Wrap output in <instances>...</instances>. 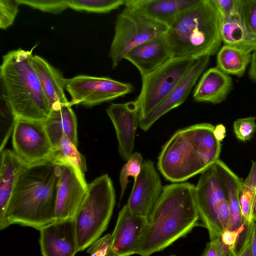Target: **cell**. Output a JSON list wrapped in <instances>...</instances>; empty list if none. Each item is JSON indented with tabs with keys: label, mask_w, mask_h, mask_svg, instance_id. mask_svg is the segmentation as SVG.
Wrapping results in <instances>:
<instances>
[{
	"label": "cell",
	"mask_w": 256,
	"mask_h": 256,
	"mask_svg": "<svg viewBox=\"0 0 256 256\" xmlns=\"http://www.w3.org/2000/svg\"><path fill=\"white\" fill-rule=\"evenodd\" d=\"M252 236L251 242V250L252 256H256V222H252Z\"/></svg>",
	"instance_id": "42"
},
{
	"label": "cell",
	"mask_w": 256,
	"mask_h": 256,
	"mask_svg": "<svg viewBox=\"0 0 256 256\" xmlns=\"http://www.w3.org/2000/svg\"><path fill=\"white\" fill-rule=\"evenodd\" d=\"M220 32L226 45L248 53L256 50V38L248 30L240 14L228 18L220 17Z\"/></svg>",
	"instance_id": "25"
},
{
	"label": "cell",
	"mask_w": 256,
	"mask_h": 256,
	"mask_svg": "<svg viewBox=\"0 0 256 256\" xmlns=\"http://www.w3.org/2000/svg\"><path fill=\"white\" fill-rule=\"evenodd\" d=\"M20 4L28 6L42 12L56 14L69 8L66 0H17Z\"/></svg>",
	"instance_id": "32"
},
{
	"label": "cell",
	"mask_w": 256,
	"mask_h": 256,
	"mask_svg": "<svg viewBox=\"0 0 256 256\" xmlns=\"http://www.w3.org/2000/svg\"><path fill=\"white\" fill-rule=\"evenodd\" d=\"M166 34L173 58L210 56L222 42L219 14L211 0H200L180 16Z\"/></svg>",
	"instance_id": "5"
},
{
	"label": "cell",
	"mask_w": 256,
	"mask_h": 256,
	"mask_svg": "<svg viewBox=\"0 0 256 256\" xmlns=\"http://www.w3.org/2000/svg\"><path fill=\"white\" fill-rule=\"evenodd\" d=\"M65 90L70 95L72 106H92L129 94L134 87L108 77L78 75L66 78Z\"/></svg>",
	"instance_id": "10"
},
{
	"label": "cell",
	"mask_w": 256,
	"mask_h": 256,
	"mask_svg": "<svg viewBox=\"0 0 256 256\" xmlns=\"http://www.w3.org/2000/svg\"><path fill=\"white\" fill-rule=\"evenodd\" d=\"M195 200L200 220L208 231L210 239L220 237L223 230L218 216L229 210L226 192L216 174L214 164L200 174L195 186Z\"/></svg>",
	"instance_id": "9"
},
{
	"label": "cell",
	"mask_w": 256,
	"mask_h": 256,
	"mask_svg": "<svg viewBox=\"0 0 256 256\" xmlns=\"http://www.w3.org/2000/svg\"><path fill=\"white\" fill-rule=\"evenodd\" d=\"M148 217L132 214L126 204L120 211L112 234V242L106 256H130L136 254Z\"/></svg>",
	"instance_id": "16"
},
{
	"label": "cell",
	"mask_w": 256,
	"mask_h": 256,
	"mask_svg": "<svg viewBox=\"0 0 256 256\" xmlns=\"http://www.w3.org/2000/svg\"><path fill=\"white\" fill-rule=\"evenodd\" d=\"M252 220L256 222V200L254 205L252 212Z\"/></svg>",
	"instance_id": "43"
},
{
	"label": "cell",
	"mask_w": 256,
	"mask_h": 256,
	"mask_svg": "<svg viewBox=\"0 0 256 256\" xmlns=\"http://www.w3.org/2000/svg\"><path fill=\"white\" fill-rule=\"evenodd\" d=\"M215 128L202 123L177 130L158 158V168L162 176L172 183L184 182L214 164L222 148Z\"/></svg>",
	"instance_id": "3"
},
{
	"label": "cell",
	"mask_w": 256,
	"mask_h": 256,
	"mask_svg": "<svg viewBox=\"0 0 256 256\" xmlns=\"http://www.w3.org/2000/svg\"><path fill=\"white\" fill-rule=\"evenodd\" d=\"M214 168L228 202L230 214L228 230H234L244 224L239 194L242 181L220 158L215 162Z\"/></svg>",
	"instance_id": "24"
},
{
	"label": "cell",
	"mask_w": 256,
	"mask_h": 256,
	"mask_svg": "<svg viewBox=\"0 0 256 256\" xmlns=\"http://www.w3.org/2000/svg\"><path fill=\"white\" fill-rule=\"evenodd\" d=\"M249 74L250 78L256 83V50L252 54Z\"/></svg>",
	"instance_id": "41"
},
{
	"label": "cell",
	"mask_w": 256,
	"mask_h": 256,
	"mask_svg": "<svg viewBox=\"0 0 256 256\" xmlns=\"http://www.w3.org/2000/svg\"><path fill=\"white\" fill-rule=\"evenodd\" d=\"M32 64L38 76L50 110L56 104L69 102L64 90L66 78L61 73L37 55L32 56Z\"/></svg>",
	"instance_id": "23"
},
{
	"label": "cell",
	"mask_w": 256,
	"mask_h": 256,
	"mask_svg": "<svg viewBox=\"0 0 256 256\" xmlns=\"http://www.w3.org/2000/svg\"><path fill=\"white\" fill-rule=\"evenodd\" d=\"M200 0H126L125 6L144 18L170 28L186 10Z\"/></svg>",
	"instance_id": "19"
},
{
	"label": "cell",
	"mask_w": 256,
	"mask_h": 256,
	"mask_svg": "<svg viewBox=\"0 0 256 256\" xmlns=\"http://www.w3.org/2000/svg\"><path fill=\"white\" fill-rule=\"evenodd\" d=\"M220 18L240 15L242 0H211Z\"/></svg>",
	"instance_id": "36"
},
{
	"label": "cell",
	"mask_w": 256,
	"mask_h": 256,
	"mask_svg": "<svg viewBox=\"0 0 256 256\" xmlns=\"http://www.w3.org/2000/svg\"><path fill=\"white\" fill-rule=\"evenodd\" d=\"M116 130L118 152L127 161L132 154L136 128L140 121V109L136 100L112 104L106 110Z\"/></svg>",
	"instance_id": "14"
},
{
	"label": "cell",
	"mask_w": 256,
	"mask_h": 256,
	"mask_svg": "<svg viewBox=\"0 0 256 256\" xmlns=\"http://www.w3.org/2000/svg\"><path fill=\"white\" fill-rule=\"evenodd\" d=\"M162 188L160 178L154 163L150 160H144L140 173L134 180L126 204L132 214L148 217Z\"/></svg>",
	"instance_id": "13"
},
{
	"label": "cell",
	"mask_w": 256,
	"mask_h": 256,
	"mask_svg": "<svg viewBox=\"0 0 256 256\" xmlns=\"http://www.w3.org/2000/svg\"><path fill=\"white\" fill-rule=\"evenodd\" d=\"M252 54L224 44L217 54V68L228 74L240 77L250 62Z\"/></svg>",
	"instance_id": "26"
},
{
	"label": "cell",
	"mask_w": 256,
	"mask_h": 256,
	"mask_svg": "<svg viewBox=\"0 0 256 256\" xmlns=\"http://www.w3.org/2000/svg\"><path fill=\"white\" fill-rule=\"evenodd\" d=\"M232 87L230 76L218 68L207 70L202 76L193 94L197 102L218 104L226 98Z\"/></svg>",
	"instance_id": "22"
},
{
	"label": "cell",
	"mask_w": 256,
	"mask_h": 256,
	"mask_svg": "<svg viewBox=\"0 0 256 256\" xmlns=\"http://www.w3.org/2000/svg\"><path fill=\"white\" fill-rule=\"evenodd\" d=\"M39 231L42 256H75L78 252L74 218L56 220Z\"/></svg>",
	"instance_id": "15"
},
{
	"label": "cell",
	"mask_w": 256,
	"mask_h": 256,
	"mask_svg": "<svg viewBox=\"0 0 256 256\" xmlns=\"http://www.w3.org/2000/svg\"><path fill=\"white\" fill-rule=\"evenodd\" d=\"M234 130L239 140L243 142L250 140L256 130V118L249 116L236 120L234 122Z\"/></svg>",
	"instance_id": "34"
},
{
	"label": "cell",
	"mask_w": 256,
	"mask_h": 256,
	"mask_svg": "<svg viewBox=\"0 0 256 256\" xmlns=\"http://www.w3.org/2000/svg\"><path fill=\"white\" fill-rule=\"evenodd\" d=\"M60 164L50 160L28 164L20 174L6 212L10 225L40 230L56 220Z\"/></svg>",
	"instance_id": "2"
},
{
	"label": "cell",
	"mask_w": 256,
	"mask_h": 256,
	"mask_svg": "<svg viewBox=\"0 0 256 256\" xmlns=\"http://www.w3.org/2000/svg\"></svg>",
	"instance_id": "44"
},
{
	"label": "cell",
	"mask_w": 256,
	"mask_h": 256,
	"mask_svg": "<svg viewBox=\"0 0 256 256\" xmlns=\"http://www.w3.org/2000/svg\"><path fill=\"white\" fill-rule=\"evenodd\" d=\"M0 153V230H3L10 226L6 210L18 178L28 164L10 150Z\"/></svg>",
	"instance_id": "20"
},
{
	"label": "cell",
	"mask_w": 256,
	"mask_h": 256,
	"mask_svg": "<svg viewBox=\"0 0 256 256\" xmlns=\"http://www.w3.org/2000/svg\"><path fill=\"white\" fill-rule=\"evenodd\" d=\"M115 203V191L108 174L88 184L86 194L74 216L78 252L88 248L106 230Z\"/></svg>",
	"instance_id": "6"
},
{
	"label": "cell",
	"mask_w": 256,
	"mask_h": 256,
	"mask_svg": "<svg viewBox=\"0 0 256 256\" xmlns=\"http://www.w3.org/2000/svg\"><path fill=\"white\" fill-rule=\"evenodd\" d=\"M32 51L18 48L2 56V96L18 118L44 122L50 110L32 64Z\"/></svg>",
	"instance_id": "4"
},
{
	"label": "cell",
	"mask_w": 256,
	"mask_h": 256,
	"mask_svg": "<svg viewBox=\"0 0 256 256\" xmlns=\"http://www.w3.org/2000/svg\"><path fill=\"white\" fill-rule=\"evenodd\" d=\"M60 164L61 172L57 192L56 220L74 218L88 186L85 178L74 168L66 164Z\"/></svg>",
	"instance_id": "12"
},
{
	"label": "cell",
	"mask_w": 256,
	"mask_h": 256,
	"mask_svg": "<svg viewBox=\"0 0 256 256\" xmlns=\"http://www.w3.org/2000/svg\"><path fill=\"white\" fill-rule=\"evenodd\" d=\"M252 222L246 226V232L244 242L236 256H252L251 242L252 236Z\"/></svg>",
	"instance_id": "40"
},
{
	"label": "cell",
	"mask_w": 256,
	"mask_h": 256,
	"mask_svg": "<svg viewBox=\"0 0 256 256\" xmlns=\"http://www.w3.org/2000/svg\"><path fill=\"white\" fill-rule=\"evenodd\" d=\"M126 162L123 166L120 174V202L122 200L127 184L129 182L128 178L132 176L135 180L140 173L143 158L141 154L138 152L133 153Z\"/></svg>",
	"instance_id": "31"
},
{
	"label": "cell",
	"mask_w": 256,
	"mask_h": 256,
	"mask_svg": "<svg viewBox=\"0 0 256 256\" xmlns=\"http://www.w3.org/2000/svg\"><path fill=\"white\" fill-rule=\"evenodd\" d=\"M112 242V234H108L91 244L86 252L90 256H106L110 250Z\"/></svg>",
	"instance_id": "38"
},
{
	"label": "cell",
	"mask_w": 256,
	"mask_h": 256,
	"mask_svg": "<svg viewBox=\"0 0 256 256\" xmlns=\"http://www.w3.org/2000/svg\"><path fill=\"white\" fill-rule=\"evenodd\" d=\"M168 28L144 18L126 6L116 16L114 34L108 56L116 68L132 48L149 39L164 34Z\"/></svg>",
	"instance_id": "8"
},
{
	"label": "cell",
	"mask_w": 256,
	"mask_h": 256,
	"mask_svg": "<svg viewBox=\"0 0 256 256\" xmlns=\"http://www.w3.org/2000/svg\"><path fill=\"white\" fill-rule=\"evenodd\" d=\"M237 253L230 250L218 238L207 243L201 256H236Z\"/></svg>",
	"instance_id": "37"
},
{
	"label": "cell",
	"mask_w": 256,
	"mask_h": 256,
	"mask_svg": "<svg viewBox=\"0 0 256 256\" xmlns=\"http://www.w3.org/2000/svg\"><path fill=\"white\" fill-rule=\"evenodd\" d=\"M240 14L246 28L256 38V0H242Z\"/></svg>",
	"instance_id": "35"
},
{
	"label": "cell",
	"mask_w": 256,
	"mask_h": 256,
	"mask_svg": "<svg viewBox=\"0 0 256 256\" xmlns=\"http://www.w3.org/2000/svg\"><path fill=\"white\" fill-rule=\"evenodd\" d=\"M195 186L186 182L165 186L148 216L136 254L162 250L198 225Z\"/></svg>",
	"instance_id": "1"
},
{
	"label": "cell",
	"mask_w": 256,
	"mask_h": 256,
	"mask_svg": "<svg viewBox=\"0 0 256 256\" xmlns=\"http://www.w3.org/2000/svg\"><path fill=\"white\" fill-rule=\"evenodd\" d=\"M17 119V117L3 97L0 106V152L4 150L8 139L12 134Z\"/></svg>",
	"instance_id": "30"
},
{
	"label": "cell",
	"mask_w": 256,
	"mask_h": 256,
	"mask_svg": "<svg viewBox=\"0 0 256 256\" xmlns=\"http://www.w3.org/2000/svg\"><path fill=\"white\" fill-rule=\"evenodd\" d=\"M50 160L58 164H68L85 178L87 170L85 158L78 151L77 146L66 136H63L58 144L53 148Z\"/></svg>",
	"instance_id": "27"
},
{
	"label": "cell",
	"mask_w": 256,
	"mask_h": 256,
	"mask_svg": "<svg viewBox=\"0 0 256 256\" xmlns=\"http://www.w3.org/2000/svg\"><path fill=\"white\" fill-rule=\"evenodd\" d=\"M17 0H0V28L6 30L12 26L18 12Z\"/></svg>",
	"instance_id": "33"
},
{
	"label": "cell",
	"mask_w": 256,
	"mask_h": 256,
	"mask_svg": "<svg viewBox=\"0 0 256 256\" xmlns=\"http://www.w3.org/2000/svg\"><path fill=\"white\" fill-rule=\"evenodd\" d=\"M240 200L244 224L246 226L252 220V212L256 200V162L252 161L250 170L241 183Z\"/></svg>",
	"instance_id": "28"
},
{
	"label": "cell",
	"mask_w": 256,
	"mask_h": 256,
	"mask_svg": "<svg viewBox=\"0 0 256 256\" xmlns=\"http://www.w3.org/2000/svg\"><path fill=\"white\" fill-rule=\"evenodd\" d=\"M246 226L243 224L236 230H226L222 232L220 237V240L223 244L231 251L236 252V246L238 239L245 229Z\"/></svg>",
	"instance_id": "39"
},
{
	"label": "cell",
	"mask_w": 256,
	"mask_h": 256,
	"mask_svg": "<svg viewBox=\"0 0 256 256\" xmlns=\"http://www.w3.org/2000/svg\"><path fill=\"white\" fill-rule=\"evenodd\" d=\"M69 8L78 11L106 13L123 4L124 0H66Z\"/></svg>",
	"instance_id": "29"
},
{
	"label": "cell",
	"mask_w": 256,
	"mask_h": 256,
	"mask_svg": "<svg viewBox=\"0 0 256 256\" xmlns=\"http://www.w3.org/2000/svg\"><path fill=\"white\" fill-rule=\"evenodd\" d=\"M72 106L70 102L54 106L44 122L53 148L58 144L63 136H66L73 144L78 146L77 120Z\"/></svg>",
	"instance_id": "21"
},
{
	"label": "cell",
	"mask_w": 256,
	"mask_h": 256,
	"mask_svg": "<svg viewBox=\"0 0 256 256\" xmlns=\"http://www.w3.org/2000/svg\"><path fill=\"white\" fill-rule=\"evenodd\" d=\"M12 143L14 152L28 164L50 160L53 152L44 122L18 118Z\"/></svg>",
	"instance_id": "11"
},
{
	"label": "cell",
	"mask_w": 256,
	"mask_h": 256,
	"mask_svg": "<svg viewBox=\"0 0 256 256\" xmlns=\"http://www.w3.org/2000/svg\"><path fill=\"white\" fill-rule=\"evenodd\" d=\"M173 58L166 33L154 36L130 50L124 56L142 77L152 72Z\"/></svg>",
	"instance_id": "18"
},
{
	"label": "cell",
	"mask_w": 256,
	"mask_h": 256,
	"mask_svg": "<svg viewBox=\"0 0 256 256\" xmlns=\"http://www.w3.org/2000/svg\"><path fill=\"white\" fill-rule=\"evenodd\" d=\"M210 57L205 56L196 60L186 74L168 96L153 110L140 120L138 126L141 130L147 131L161 116L184 102L198 78L208 65Z\"/></svg>",
	"instance_id": "17"
},
{
	"label": "cell",
	"mask_w": 256,
	"mask_h": 256,
	"mask_svg": "<svg viewBox=\"0 0 256 256\" xmlns=\"http://www.w3.org/2000/svg\"><path fill=\"white\" fill-rule=\"evenodd\" d=\"M198 59L172 58L161 66L142 77V86L136 100L140 120L156 108L182 80Z\"/></svg>",
	"instance_id": "7"
}]
</instances>
